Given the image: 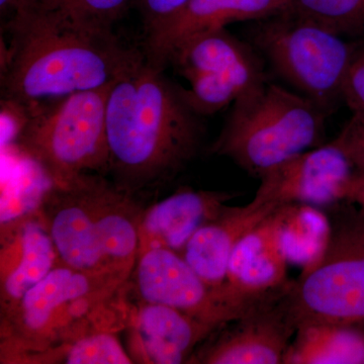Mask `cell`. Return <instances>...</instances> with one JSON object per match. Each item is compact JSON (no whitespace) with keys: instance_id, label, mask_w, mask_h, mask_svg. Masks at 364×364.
Returning <instances> with one entry per match:
<instances>
[{"instance_id":"14","label":"cell","mask_w":364,"mask_h":364,"mask_svg":"<svg viewBox=\"0 0 364 364\" xmlns=\"http://www.w3.org/2000/svg\"><path fill=\"white\" fill-rule=\"evenodd\" d=\"M260 54L226 28L193 33L172 47L166 65L188 80L203 74L230 76L251 90L267 80Z\"/></svg>"},{"instance_id":"2","label":"cell","mask_w":364,"mask_h":364,"mask_svg":"<svg viewBox=\"0 0 364 364\" xmlns=\"http://www.w3.org/2000/svg\"><path fill=\"white\" fill-rule=\"evenodd\" d=\"M203 117L188 104L183 87L145 57L109 90L107 176L141 198L167 186L200 153Z\"/></svg>"},{"instance_id":"12","label":"cell","mask_w":364,"mask_h":364,"mask_svg":"<svg viewBox=\"0 0 364 364\" xmlns=\"http://www.w3.org/2000/svg\"><path fill=\"white\" fill-rule=\"evenodd\" d=\"M126 349L134 363H188L200 344L218 329L169 306L148 304L130 293Z\"/></svg>"},{"instance_id":"5","label":"cell","mask_w":364,"mask_h":364,"mask_svg":"<svg viewBox=\"0 0 364 364\" xmlns=\"http://www.w3.org/2000/svg\"><path fill=\"white\" fill-rule=\"evenodd\" d=\"M328 117L301 93L267 80L235 100L210 152L259 178L284 160L325 144Z\"/></svg>"},{"instance_id":"4","label":"cell","mask_w":364,"mask_h":364,"mask_svg":"<svg viewBox=\"0 0 364 364\" xmlns=\"http://www.w3.org/2000/svg\"><path fill=\"white\" fill-rule=\"evenodd\" d=\"M144 198L107 176L81 174L42 193L37 207L60 262L93 274L130 279L139 252Z\"/></svg>"},{"instance_id":"11","label":"cell","mask_w":364,"mask_h":364,"mask_svg":"<svg viewBox=\"0 0 364 364\" xmlns=\"http://www.w3.org/2000/svg\"><path fill=\"white\" fill-rule=\"evenodd\" d=\"M279 296L215 330L188 363H284L296 328L279 305Z\"/></svg>"},{"instance_id":"19","label":"cell","mask_w":364,"mask_h":364,"mask_svg":"<svg viewBox=\"0 0 364 364\" xmlns=\"http://www.w3.org/2000/svg\"><path fill=\"white\" fill-rule=\"evenodd\" d=\"M363 325L306 324L298 327L284 364H364Z\"/></svg>"},{"instance_id":"21","label":"cell","mask_w":364,"mask_h":364,"mask_svg":"<svg viewBox=\"0 0 364 364\" xmlns=\"http://www.w3.org/2000/svg\"><path fill=\"white\" fill-rule=\"evenodd\" d=\"M119 333L97 332L38 356L32 364H132Z\"/></svg>"},{"instance_id":"15","label":"cell","mask_w":364,"mask_h":364,"mask_svg":"<svg viewBox=\"0 0 364 364\" xmlns=\"http://www.w3.org/2000/svg\"><path fill=\"white\" fill-rule=\"evenodd\" d=\"M282 205L254 227L235 247L227 284L241 296L267 299L287 286L289 267L282 239Z\"/></svg>"},{"instance_id":"28","label":"cell","mask_w":364,"mask_h":364,"mask_svg":"<svg viewBox=\"0 0 364 364\" xmlns=\"http://www.w3.org/2000/svg\"><path fill=\"white\" fill-rule=\"evenodd\" d=\"M346 200L358 203L364 208V173H354L347 193Z\"/></svg>"},{"instance_id":"6","label":"cell","mask_w":364,"mask_h":364,"mask_svg":"<svg viewBox=\"0 0 364 364\" xmlns=\"http://www.w3.org/2000/svg\"><path fill=\"white\" fill-rule=\"evenodd\" d=\"M112 85L20 111L14 145L54 186L85 173L107 176V105Z\"/></svg>"},{"instance_id":"10","label":"cell","mask_w":364,"mask_h":364,"mask_svg":"<svg viewBox=\"0 0 364 364\" xmlns=\"http://www.w3.org/2000/svg\"><path fill=\"white\" fill-rule=\"evenodd\" d=\"M351 162L334 141L306 150L268 169L259 177L253 200L274 205H326L346 200Z\"/></svg>"},{"instance_id":"25","label":"cell","mask_w":364,"mask_h":364,"mask_svg":"<svg viewBox=\"0 0 364 364\" xmlns=\"http://www.w3.org/2000/svg\"><path fill=\"white\" fill-rule=\"evenodd\" d=\"M72 6L90 20L114 28L135 0H69Z\"/></svg>"},{"instance_id":"29","label":"cell","mask_w":364,"mask_h":364,"mask_svg":"<svg viewBox=\"0 0 364 364\" xmlns=\"http://www.w3.org/2000/svg\"><path fill=\"white\" fill-rule=\"evenodd\" d=\"M358 228H359V229H360V231L363 232V233L364 235V223H363V224L359 225Z\"/></svg>"},{"instance_id":"23","label":"cell","mask_w":364,"mask_h":364,"mask_svg":"<svg viewBox=\"0 0 364 364\" xmlns=\"http://www.w3.org/2000/svg\"><path fill=\"white\" fill-rule=\"evenodd\" d=\"M189 0H135L144 26V53L154 47Z\"/></svg>"},{"instance_id":"18","label":"cell","mask_w":364,"mask_h":364,"mask_svg":"<svg viewBox=\"0 0 364 364\" xmlns=\"http://www.w3.org/2000/svg\"><path fill=\"white\" fill-rule=\"evenodd\" d=\"M293 4L294 0H189L154 47L145 53L146 59L165 70L170 50L184 38L230 23L264 20L289 11Z\"/></svg>"},{"instance_id":"20","label":"cell","mask_w":364,"mask_h":364,"mask_svg":"<svg viewBox=\"0 0 364 364\" xmlns=\"http://www.w3.org/2000/svg\"><path fill=\"white\" fill-rule=\"evenodd\" d=\"M282 239L289 263L303 270L315 265L327 250L333 231L324 215L313 205H282Z\"/></svg>"},{"instance_id":"13","label":"cell","mask_w":364,"mask_h":364,"mask_svg":"<svg viewBox=\"0 0 364 364\" xmlns=\"http://www.w3.org/2000/svg\"><path fill=\"white\" fill-rule=\"evenodd\" d=\"M0 240V318L61 264L35 210L2 224Z\"/></svg>"},{"instance_id":"1","label":"cell","mask_w":364,"mask_h":364,"mask_svg":"<svg viewBox=\"0 0 364 364\" xmlns=\"http://www.w3.org/2000/svg\"><path fill=\"white\" fill-rule=\"evenodd\" d=\"M2 102L11 112L114 85L145 59L142 48L90 20L69 0H49L4 21Z\"/></svg>"},{"instance_id":"8","label":"cell","mask_w":364,"mask_h":364,"mask_svg":"<svg viewBox=\"0 0 364 364\" xmlns=\"http://www.w3.org/2000/svg\"><path fill=\"white\" fill-rule=\"evenodd\" d=\"M279 305L296 329L306 324L364 325V235L334 233L320 260L289 280Z\"/></svg>"},{"instance_id":"9","label":"cell","mask_w":364,"mask_h":364,"mask_svg":"<svg viewBox=\"0 0 364 364\" xmlns=\"http://www.w3.org/2000/svg\"><path fill=\"white\" fill-rule=\"evenodd\" d=\"M129 284L139 301L169 306L218 329L274 298L247 299L230 287L210 286L181 254L161 247L138 255Z\"/></svg>"},{"instance_id":"24","label":"cell","mask_w":364,"mask_h":364,"mask_svg":"<svg viewBox=\"0 0 364 364\" xmlns=\"http://www.w3.org/2000/svg\"><path fill=\"white\" fill-rule=\"evenodd\" d=\"M333 141L343 151L355 172L364 173V111L353 112Z\"/></svg>"},{"instance_id":"3","label":"cell","mask_w":364,"mask_h":364,"mask_svg":"<svg viewBox=\"0 0 364 364\" xmlns=\"http://www.w3.org/2000/svg\"><path fill=\"white\" fill-rule=\"evenodd\" d=\"M130 309L129 279L59 264L0 318V363L32 364L86 335L124 331Z\"/></svg>"},{"instance_id":"17","label":"cell","mask_w":364,"mask_h":364,"mask_svg":"<svg viewBox=\"0 0 364 364\" xmlns=\"http://www.w3.org/2000/svg\"><path fill=\"white\" fill-rule=\"evenodd\" d=\"M279 205L251 200L244 207L225 205L214 219L205 223L181 252L182 257L210 286L228 287L230 259L241 239Z\"/></svg>"},{"instance_id":"26","label":"cell","mask_w":364,"mask_h":364,"mask_svg":"<svg viewBox=\"0 0 364 364\" xmlns=\"http://www.w3.org/2000/svg\"><path fill=\"white\" fill-rule=\"evenodd\" d=\"M343 102L352 112L364 111V41L352 56L343 86Z\"/></svg>"},{"instance_id":"16","label":"cell","mask_w":364,"mask_h":364,"mask_svg":"<svg viewBox=\"0 0 364 364\" xmlns=\"http://www.w3.org/2000/svg\"><path fill=\"white\" fill-rule=\"evenodd\" d=\"M233 198V193L226 191L181 188L148 205L139 231L138 255L159 247L181 254L193 234Z\"/></svg>"},{"instance_id":"27","label":"cell","mask_w":364,"mask_h":364,"mask_svg":"<svg viewBox=\"0 0 364 364\" xmlns=\"http://www.w3.org/2000/svg\"><path fill=\"white\" fill-rule=\"evenodd\" d=\"M45 1H49V0H0L1 18L6 21L18 11Z\"/></svg>"},{"instance_id":"22","label":"cell","mask_w":364,"mask_h":364,"mask_svg":"<svg viewBox=\"0 0 364 364\" xmlns=\"http://www.w3.org/2000/svg\"><path fill=\"white\" fill-rule=\"evenodd\" d=\"M293 9L345 40L364 41V0H294Z\"/></svg>"},{"instance_id":"7","label":"cell","mask_w":364,"mask_h":364,"mask_svg":"<svg viewBox=\"0 0 364 364\" xmlns=\"http://www.w3.org/2000/svg\"><path fill=\"white\" fill-rule=\"evenodd\" d=\"M248 42L296 92L331 114L340 100L358 43L345 40L303 18L293 7L252 21Z\"/></svg>"}]
</instances>
